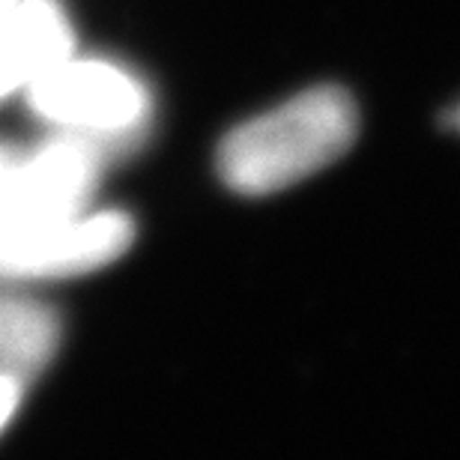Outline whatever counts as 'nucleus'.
<instances>
[{"label":"nucleus","mask_w":460,"mask_h":460,"mask_svg":"<svg viewBox=\"0 0 460 460\" xmlns=\"http://www.w3.org/2000/svg\"><path fill=\"white\" fill-rule=\"evenodd\" d=\"M356 132L358 114L347 90L311 87L236 126L218 146V173L239 195H272L341 159Z\"/></svg>","instance_id":"nucleus-1"},{"label":"nucleus","mask_w":460,"mask_h":460,"mask_svg":"<svg viewBox=\"0 0 460 460\" xmlns=\"http://www.w3.org/2000/svg\"><path fill=\"white\" fill-rule=\"evenodd\" d=\"M108 146L72 135L36 155L0 150V248L81 216Z\"/></svg>","instance_id":"nucleus-2"},{"label":"nucleus","mask_w":460,"mask_h":460,"mask_svg":"<svg viewBox=\"0 0 460 460\" xmlns=\"http://www.w3.org/2000/svg\"><path fill=\"white\" fill-rule=\"evenodd\" d=\"M27 93L36 114L102 146L119 144L146 117L144 87L102 60L54 63L27 84Z\"/></svg>","instance_id":"nucleus-3"},{"label":"nucleus","mask_w":460,"mask_h":460,"mask_svg":"<svg viewBox=\"0 0 460 460\" xmlns=\"http://www.w3.org/2000/svg\"><path fill=\"white\" fill-rule=\"evenodd\" d=\"M135 225L126 213L75 216L0 248V281L66 279L96 272L128 252Z\"/></svg>","instance_id":"nucleus-4"},{"label":"nucleus","mask_w":460,"mask_h":460,"mask_svg":"<svg viewBox=\"0 0 460 460\" xmlns=\"http://www.w3.org/2000/svg\"><path fill=\"white\" fill-rule=\"evenodd\" d=\"M72 33L60 9L49 0H24L0 15V96L66 60Z\"/></svg>","instance_id":"nucleus-5"},{"label":"nucleus","mask_w":460,"mask_h":460,"mask_svg":"<svg viewBox=\"0 0 460 460\" xmlns=\"http://www.w3.org/2000/svg\"><path fill=\"white\" fill-rule=\"evenodd\" d=\"M60 326L51 308L22 296H0V374L33 380L58 349Z\"/></svg>","instance_id":"nucleus-6"},{"label":"nucleus","mask_w":460,"mask_h":460,"mask_svg":"<svg viewBox=\"0 0 460 460\" xmlns=\"http://www.w3.org/2000/svg\"><path fill=\"white\" fill-rule=\"evenodd\" d=\"M24 394V383L13 380V376H4L0 374V430L6 428V421L13 419V412L18 407V401H22Z\"/></svg>","instance_id":"nucleus-7"},{"label":"nucleus","mask_w":460,"mask_h":460,"mask_svg":"<svg viewBox=\"0 0 460 460\" xmlns=\"http://www.w3.org/2000/svg\"><path fill=\"white\" fill-rule=\"evenodd\" d=\"M15 4H18V0H0V15H4L6 9H9V6H15Z\"/></svg>","instance_id":"nucleus-8"},{"label":"nucleus","mask_w":460,"mask_h":460,"mask_svg":"<svg viewBox=\"0 0 460 460\" xmlns=\"http://www.w3.org/2000/svg\"><path fill=\"white\" fill-rule=\"evenodd\" d=\"M455 123H457V128H460V108H457V117H455Z\"/></svg>","instance_id":"nucleus-9"}]
</instances>
